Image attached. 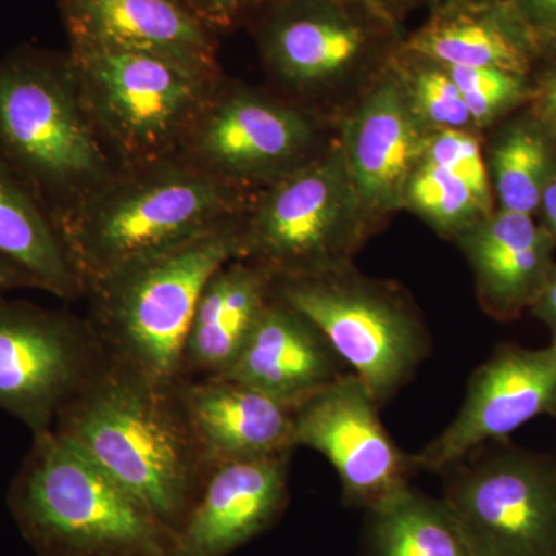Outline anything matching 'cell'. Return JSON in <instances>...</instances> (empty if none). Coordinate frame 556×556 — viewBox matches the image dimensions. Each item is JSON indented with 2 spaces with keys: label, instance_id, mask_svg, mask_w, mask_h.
Wrapping results in <instances>:
<instances>
[{
  "label": "cell",
  "instance_id": "cell-9",
  "mask_svg": "<svg viewBox=\"0 0 556 556\" xmlns=\"http://www.w3.org/2000/svg\"><path fill=\"white\" fill-rule=\"evenodd\" d=\"M450 470L442 500L475 555L556 556V464L551 457L503 445Z\"/></svg>",
  "mask_w": 556,
  "mask_h": 556
},
{
  "label": "cell",
  "instance_id": "cell-12",
  "mask_svg": "<svg viewBox=\"0 0 556 556\" xmlns=\"http://www.w3.org/2000/svg\"><path fill=\"white\" fill-rule=\"evenodd\" d=\"M379 402L354 372L321 388L292 413L294 448L316 450L338 471L346 506H376L417 470L388 433Z\"/></svg>",
  "mask_w": 556,
  "mask_h": 556
},
{
  "label": "cell",
  "instance_id": "cell-18",
  "mask_svg": "<svg viewBox=\"0 0 556 556\" xmlns=\"http://www.w3.org/2000/svg\"><path fill=\"white\" fill-rule=\"evenodd\" d=\"M70 46L155 54L218 73L212 33L178 0H60Z\"/></svg>",
  "mask_w": 556,
  "mask_h": 556
},
{
  "label": "cell",
  "instance_id": "cell-21",
  "mask_svg": "<svg viewBox=\"0 0 556 556\" xmlns=\"http://www.w3.org/2000/svg\"><path fill=\"white\" fill-rule=\"evenodd\" d=\"M540 49L508 0L434 5L405 43L409 56L442 67L497 68L526 76Z\"/></svg>",
  "mask_w": 556,
  "mask_h": 556
},
{
  "label": "cell",
  "instance_id": "cell-29",
  "mask_svg": "<svg viewBox=\"0 0 556 556\" xmlns=\"http://www.w3.org/2000/svg\"><path fill=\"white\" fill-rule=\"evenodd\" d=\"M186 10L214 35L243 21L251 11L265 9L270 0H178Z\"/></svg>",
  "mask_w": 556,
  "mask_h": 556
},
{
  "label": "cell",
  "instance_id": "cell-11",
  "mask_svg": "<svg viewBox=\"0 0 556 556\" xmlns=\"http://www.w3.org/2000/svg\"><path fill=\"white\" fill-rule=\"evenodd\" d=\"M218 86L201 109L181 159L241 190L273 185L313 160V124L302 112Z\"/></svg>",
  "mask_w": 556,
  "mask_h": 556
},
{
  "label": "cell",
  "instance_id": "cell-31",
  "mask_svg": "<svg viewBox=\"0 0 556 556\" xmlns=\"http://www.w3.org/2000/svg\"><path fill=\"white\" fill-rule=\"evenodd\" d=\"M530 313L546 325L552 334V342H556V265L548 274L535 302L530 306Z\"/></svg>",
  "mask_w": 556,
  "mask_h": 556
},
{
  "label": "cell",
  "instance_id": "cell-10",
  "mask_svg": "<svg viewBox=\"0 0 556 556\" xmlns=\"http://www.w3.org/2000/svg\"><path fill=\"white\" fill-rule=\"evenodd\" d=\"M105 362L89 320L0 298V408L33 434L51 430Z\"/></svg>",
  "mask_w": 556,
  "mask_h": 556
},
{
  "label": "cell",
  "instance_id": "cell-30",
  "mask_svg": "<svg viewBox=\"0 0 556 556\" xmlns=\"http://www.w3.org/2000/svg\"><path fill=\"white\" fill-rule=\"evenodd\" d=\"M538 47L556 43V0H508Z\"/></svg>",
  "mask_w": 556,
  "mask_h": 556
},
{
  "label": "cell",
  "instance_id": "cell-20",
  "mask_svg": "<svg viewBox=\"0 0 556 556\" xmlns=\"http://www.w3.org/2000/svg\"><path fill=\"white\" fill-rule=\"evenodd\" d=\"M490 316L514 320L530 309L554 269L556 240L533 215L492 212L457 236Z\"/></svg>",
  "mask_w": 556,
  "mask_h": 556
},
{
  "label": "cell",
  "instance_id": "cell-7",
  "mask_svg": "<svg viewBox=\"0 0 556 556\" xmlns=\"http://www.w3.org/2000/svg\"><path fill=\"white\" fill-rule=\"evenodd\" d=\"M273 291L313 321L380 407L415 378L431 351L419 313L390 285L342 268L273 278Z\"/></svg>",
  "mask_w": 556,
  "mask_h": 556
},
{
  "label": "cell",
  "instance_id": "cell-19",
  "mask_svg": "<svg viewBox=\"0 0 556 556\" xmlns=\"http://www.w3.org/2000/svg\"><path fill=\"white\" fill-rule=\"evenodd\" d=\"M177 393L208 470L232 460L291 455L294 450V408L255 388L214 376L179 380Z\"/></svg>",
  "mask_w": 556,
  "mask_h": 556
},
{
  "label": "cell",
  "instance_id": "cell-6",
  "mask_svg": "<svg viewBox=\"0 0 556 556\" xmlns=\"http://www.w3.org/2000/svg\"><path fill=\"white\" fill-rule=\"evenodd\" d=\"M70 70L87 115L119 169L181 155L218 73L155 54L70 46Z\"/></svg>",
  "mask_w": 556,
  "mask_h": 556
},
{
  "label": "cell",
  "instance_id": "cell-2",
  "mask_svg": "<svg viewBox=\"0 0 556 556\" xmlns=\"http://www.w3.org/2000/svg\"><path fill=\"white\" fill-rule=\"evenodd\" d=\"M243 190L181 156L119 169L54 217L84 292L93 281L247 211Z\"/></svg>",
  "mask_w": 556,
  "mask_h": 556
},
{
  "label": "cell",
  "instance_id": "cell-24",
  "mask_svg": "<svg viewBox=\"0 0 556 556\" xmlns=\"http://www.w3.org/2000/svg\"><path fill=\"white\" fill-rule=\"evenodd\" d=\"M358 556H477L445 501L402 486L365 510Z\"/></svg>",
  "mask_w": 556,
  "mask_h": 556
},
{
  "label": "cell",
  "instance_id": "cell-34",
  "mask_svg": "<svg viewBox=\"0 0 556 556\" xmlns=\"http://www.w3.org/2000/svg\"><path fill=\"white\" fill-rule=\"evenodd\" d=\"M541 208H543L544 219H546V228L552 237L556 240V174L547 182L544 189L543 199H541Z\"/></svg>",
  "mask_w": 556,
  "mask_h": 556
},
{
  "label": "cell",
  "instance_id": "cell-4",
  "mask_svg": "<svg viewBox=\"0 0 556 556\" xmlns=\"http://www.w3.org/2000/svg\"><path fill=\"white\" fill-rule=\"evenodd\" d=\"M7 503L38 556H172L177 533L53 430L35 434Z\"/></svg>",
  "mask_w": 556,
  "mask_h": 556
},
{
  "label": "cell",
  "instance_id": "cell-37",
  "mask_svg": "<svg viewBox=\"0 0 556 556\" xmlns=\"http://www.w3.org/2000/svg\"><path fill=\"white\" fill-rule=\"evenodd\" d=\"M433 5H442V3L450 2H497V0H431Z\"/></svg>",
  "mask_w": 556,
  "mask_h": 556
},
{
  "label": "cell",
  "instance_id": "cell-26",
  "mask_svg": "<svg viewBox=\"0 0 556 556\" xmlns=\"http://www.w3.org/2000/svg\"><path fill=\"white\" fill-rule=\"evenodd\" d=\"M404 206L415 208L434 228L455 236L492 214V204L466 179L427 160L409 179Z\"/></svg>",
  "mask_w": 556,
  "mask_h": 556
},
{
  "label": "cell",
  "instance_id": "cell-32",
  "mask_svg": "<svg viewBox=\"0 0 556 556\" xmlns=\"http://www.w3.org/2000/svg\"><path fill=\"white\" fill-rule=\"evenodd\" d=\"M536 115L548 134L556 137V70L541 80L536 93Z\"/></svg>",
  "mask_w": 556,
  "mask_h": 556
},
{
  "label": "cell",
  "instance_id": "cell-23",
  "mask_svg": "<svg viewBox=\"0 0 556 556\" xmlns=\"http://www.w3.org/2000/svg\"><path fill=\"white\" fill-rule=\"evenodd\" d=\"M0 257L28 274L38 289L61 299L84 295L53 218L0 160Z\"/></svg>",
  "mask_w": 556,
  "mask_h": 556
},
{
  "label": "cell",
  "instance_id": "cell-36",
  "mask_svg": "<svg viewBox=\"0 0 556 556\" xmlns=\"http://www.w3.org/2000/svg\"><path fill=\"white\" fill-rule=\"evenodd\" d=\"M380 9L386 11V13L390 14L394 21H396V14L399 11L407 7L409 2L413 0H376Z\"/></svg>",
  "mask_w": 556,
  "mask_h": 556
},
{
  "label": "cell",
  "instance_id": "cell-35",
  "mask_svg": "<svg viewBox=\"0 0 556 556\" xmlns=\"http://www.w3.org/2000/svg\"><path fill=\"white\" fill-rule=\"evenodd\" d=\"M357 2L362 3V5H364L368 11H371L378 20L386 22V24L390 25L391 28H396V21H394L390 14L386 13V11L380 9L376 0H357Z\"/></svg>",
  "mask_w": 556,
  "mask_h": 556
},
{
  "label": "cell",
  "instance_id": "cell-17",
  "mask_svg": "<svg viewBox=\"0 0 556 556\" xmlns=\"http://www.w3.org/2000/svg\"><path fill=\"white\" fill-rule=\"evenodd\" d=\"M348 371L324 332L273 291L222 378L294 408Z\"/></svg>",
  "mask_w": 556,
  "mask_h": 556
},
{
  "label": "cell",
  "instance_id": "cell-33",
  "mask_svg": "<svg viewBox=\"0 0 556 556\" xmlns=\"http://www.w3.org/2000/svg\"><path fill=\"white\" fill-rule=\"evenodd\" d=\"M22 288H38V285L20 266L14 265V263L9 262L7 258L0 257V298L5 292Z\"/></svg>",
  "mask_w": 556,
  "mask_h": 556
},
{
  "label": "cell",
  "instance_id": "cell-14",
  "mask_svg": "<svg viewBox=\"0 0 556 556\" xmlns=\"http://www.w3.org/2000/svg\"><path fill=\"white\" fill-rule=\"evenodd\" d=\"M260 47L277 78L318 90L361 67L390 25L357 0H270Z\"/></svg>",
  "mask_w": 556,
  "mask_h": 556
},
{
  "label": "cell",
  "instance_id": "cell-13",
  "mask_svg": "<svg viewBox=\"0 0 556 556\" xmlns=\"http://www.w3.org/2000/svg\"><path fill=\"white\" fill-rule=\"evenodd\" d=\"M540 416H556V342L504 343L475 369L455 419L413 460L417 470H450Z\"/></svg>",
  "mask_w": 556,
  "mask_h": 556
},
{
  "label": "cell",
  "instance_id": "cell-27",
  "mask_svg": "<svg viewBox=\"0 0 556 556\" xmlns=\"http://www.w3.org/2000/svg\"><path fill=\"white\" fill-rule=\"evenodd\" d=\"M419 61L424 67L415 70L407 91L420 121L438 130H464L473 124L466 100L448 73L433 62Z\"/></svg>",
  "mask_w": 556,
  "mask_h": 556
},
{
  "label": "cell",
  "instance_id": "cell-3",
  "mask_svg": "<svg viewBox=\"0 0 556 556\" xmlns=\"http://www.w3.org/2000/svg\"><path fill=\"white\" fill-rule=\"evenodd\" d=\"M243 214L86 288L87 320L110 358L160 386H177L201 292L222 266L243 258Z\"/></svg>",
  "mask_w": 556,
  "mask_h": 556
},
{
  "label": "cell",
  "instance_id": "cell-5",
  "mask_svg": "<svg viewBox=\"0 0 556 556\" xmlns=\"http://www.w3.org/2000/svg\"><path fill=\"white\" fill-rule=\"evenodd\" d=\"M0 160L53 219L118 172L84 109L67 54L20 47L0 58Z\"/></svg>",
  "mask_w": 556,
  "mask_h": 556
},
{
  "label": "cell",
  "instance_id": "cell-8",
  "mask_svg": "<svg viewBox=\"0 0 556 556\" xmlns=\"http://www.w3.org/2000/svg\"><path fill=\"white\" fill-rule=\"evenodd\" d=\"M367 219L342 149L266 186L243 214V260L273 278L305 277L348 265Z\"/></svg>",
  "mask_w": 556,
  "mask_h": 556
},
{
  "label": "cell",
  "instance_id": "cell-28",
  "mask_svg": "<svg viewBox=\"0 0 556 556\" xmlns=\"http://www.w3.org/2000/svg\"><path fill=\"white\" fill-rule=\"evenodd\" d=\"M466 179L482 200L492 204V181L481 144L466 130H438L431 135L426 159Z\"/></svg>",
  "mask_w": 556,
  "mask_h": 556
},
{
  "label": "cell",
  "instance_id": "cell-25",
  "mask_svg": "<svg viewBox=\"0 0 556 556\" xmlns=\"http://www.w3.org/2000/svg\"><path fill=\"white\" fill-rule=\"evenodd\" d=\"M552 150L543 131L518 124L504 131L490 153L489 174L501 207L533 215L554 177Z\"/></svg>",
  "mask_w": 556,
  "mask_h": 556
},
{
  "label": "cell",
  "instance_id": "cell-22",
  "mask_svg": "<svg viewBox=\"0 0 556 556\" xmlns=\"http://www.w3.org/2000/svg\"><path fill=\"white\" fill-rule=\"evenodd\" d=\"M273 295V277L248 260H230L207 281L185 348L182 379L222 376ZM181 379V380H182Z\"/></svg>",
  "mask_w": 556,
  "mask_h": 556
},
{
  "label": "cell",
  "instance_id": "cell-15",
  "mask_svg": "<svg viewBox=\"0 0 556 556\" xmlns=\"http://www.w3.org/2000/svg\"><path fill=\"white\" fill-rule=\"evenodd\" d=\"M430 138L399 80H383L362 101L348 121L340 149L367 222L404 206Z\"/></svg>",
  "mask_w": 556,
  "mask_h": 556
},
{
  "label": "cell",
  "instance_id": "cell-16",
  "mask_svg": "<svg viewBox=\"0 0 556 556\" xmlns=\"http://www.w3.org/2000/svg\"><path fill=\"white\" fill-rule=\"evenodd\" d=\"M289 456L212 468L172 556H228L266 532L287 508Z\"/></svg>",
  "mask_w": 556,
  "mask_h": 556
},
{
  "label": "cell",
  "instance_id": "cell-1",
  "mask_svg": "<svg viewBox=\"0 0 556 556\" xmlns=\"http://www.w3.org/2000/svg\"><path fill=\"white\" fill-rule=\"evenodd\" d=\"M51 430L175 533L211 471L190 433L177 386H160L109 356Z\"/></svg>",
  "mask_w": 556,
  "mask_h": 556
}]
</instances>
